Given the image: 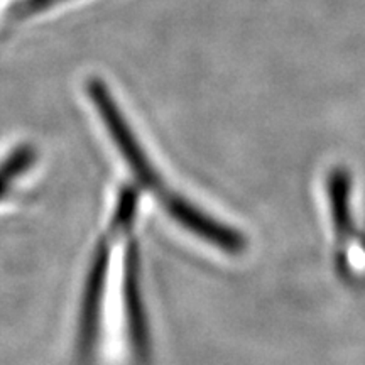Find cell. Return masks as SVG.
Segmentation results:
<instances>
[{
    "label": "cell",
    "mask_w": 365,
    "mask_h": 365,
    "mask_svg": "<svg viewBox=\"0 0 365 365\" xmlns=\"http://www.w3.org/2000/svg\"><path fill=\"white\" fill-rule=\"evenodd\" d=\"M328 196H330L331 220L336 239L344 242L352 234V213H350V178L344 170L331 171L328 178Z\"/></svg>",
    "instance_id": "5b68a950"
},
{
    "label": "cell",
    "mask_w": 365,
    "mask_h": 365,
    "mask_svg": "<svg viewBox=\"0 0 365 365\" xmlns=\"http://www.w3.org/2000/svg\"><path fill=\"white\" fill-rule=\"evenodd\" d=\"M36 159V150L33 145H21L0 164V196L6 195L9 182L16 180L22 171H26Z\"/></svg>",
    "instance_id": "52a82bcc"
},
{
    "label": "cell",
    "mask_w": 365,
    "mask_h": 365,
    "mask_svg": "<svg viewBox=\"0 0 365 365\" xmlns=\"http://www.w3.org/2000/svg\"><path fill=\"white\" fill-rule=\"evenodd\" d=\"M58 2H63V0H26V2L17 9V14H24V16H27V14L38 12L41 9L51 7Z\"/></svg>",
    "instance_id": "ba28073f"
},
{
    "label": "cell",
    "mask_w": 365,
    "mask_h": 365,
    "mask_svg": "<svg viewBox=\"0 0 365 365\" xmlns=\"http://www.w3.org/2000/svg\"><path fill=\"white\" fill-rule=\"evenodd\" d=\"M108 262H110V247H108V240L102 239L97 250H95L93 259H91L88 279H86L85 286L83 308H81L80 350L85 357L90 355L93 346L97 345L100 304H102V294L105 277H107Z\"/></svg>",
    "instance_id": "277c9868"
},
{
    "label": "cell",
    "mask_w": 365,
    "mask_h": 365,
    "mask_svg": "<svg viewBox=\"0 0 365 365\" xmlns=\"http://www.w3.org/2000/svg\"><path fill=\"white\" fill-rule=\"evenodd\" d=\"M124 296L127 330H129L132 352L139 362L144 364L149 359V331L148 322H145L143 293H140V257L135 239L129 240L125 250Z\"/></svg>",
    "instance_id": "3957f363"
},
{
    "label": "cell",
    "mask_w": 365,
    "mask_h": 365,
    "mask_svg": "<svg viewBox=\"0 0 365 365\" xmlns=\"http://www.w3.org/2000/svg\"><path fill=\"white\" fill-rule=\"evenodd\" d=\"M137 205H139V190L129 185L124 186L120 193H118L115 213H113L110 230H108L110 237H117L122 232L129 230L130 223L134 222Z\"/></svg>",
    "instance_id": "8992f818"
},
{
    "label": "cell",
    "mask_w": 365,
    "mask_h": 365,
    "mask_svg": "<svg viewBox=\"0 0 365 365\" xmlns=\"http://www.w3.org/2000/svg\"><path fill=\"white\" fill-rule=\"evenodd\" d=\"M159 196H161L163 207L166 208V212L181 227H185L191 234L198 235L200 239L207 240L208 244L215 245L223 252L239 254L247 245V240H245V237L240 232L207 215V213L196 208L195 205H191L182 196L168 193V191H163Z\"/></svg>",
    "instance_id": "7a4b0ae2"
},
{
    "label": "cell",
    "mask_w": 365,
    "mask_h": 365,
    "mask_svg": "<svg viewBox=\"0 0 365 365\" xmlns=\"http://www.w3.org/2000/svg\"><path fill=\"white\" fill-rule=\"evenodd\" d=\"M86 91H88L91 102L97 107L98 115L103 120V125L110 132L113 144L117 145L118 153L124 156L127 166L130 168L132 175L139 181V185L161 195V178H159L158 171L150 164V159L145 156L143 145L139 144L134 132L127 124L124 113L120 112V108H118V105L112 97L110 88L103 83V80L91 76L88 83H86Z\"/></svg>",
    "instance_id": "6da1fadb"
}]
</instances>
